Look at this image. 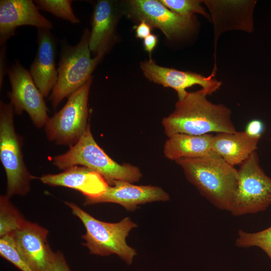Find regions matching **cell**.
I'll return each mask as SVG.
<instances>
[{"label": "cell", "mask_w": 271, "mask_h": 271, "mask_svg": "<svg viewBox=\"0 0 271 271\" xmlns=\"http://www.w3.org/2000/svg\"><path fill=\"white\" fill-rule=\"evenodd\" d=\"M136 37L145 39L151 34L152 27L145 21H141L140 24L135 26Z\"/></svg>", "instance_id": "obj_28"}, {"label": "cell", "mask_w": 271, "mask_h": 271, "mask_svg": "<svg viewBox=\"0 0 271 271\" xmlns=\"http://www.w3.org/2000/svg\"><path fill=\"white\" fill-rule=\"evenodd\" d=\"M50 271H71L63 254L61 252L57 251L55 252Z\"/></svg>", "instance_id": "obj_26"}, {"label": "cell", "mask_w": 271, "mask_h": 271, "mask_svg": "<svg viewBox=\"0 0 271 271\" xmlns=\"http://www.w3.org/2000/svg\"><path fill=\"white\" fill-rule=\"evenodd\" d=\"M71 0H35L34 3L39 10L50 13L55 16L72 24H79V19L74 14Z\"/></svg>", "instance_id": "obj_22"}, {"label": "cell", "mask_w": 271, "mask_h": 271, "mask_svg": "<svg viewBox=\"0 0 271 271\" xmlns=\"http://www.w3.org/2000/svg\"><path fill=\"white\" fill-rule=\"evenodd\" d=\"M238 169V185L229 212L234 216L256 214L271 205V178L259 164L253 152Z\"/></svg>", "instance_id": "obj_7"}, {"label": "cell", "mask_w": 271, "mask_h": 271, "mask_svg": "<svg viewBox=\"0 0 271 271\" xmlns=\"http://www.w3.org/2000/svg\"><path fill=\"white\" fill-rule=\"evenodd\" d=\"M31 0L0 1V44L15 34L16 29L22 26H31L37 29L53 28L51 21L39 12Z\"/></svg>", "instance_id": "obj_14"}, {"label": "cell", "mask_w": 271, "mask_h": 271, "mask_svg": "<svg viewBox=\"0 0 271 271\" xmlns=\"http://www.w3.org/2000/svg\"><path fill=\"white\" fill-rule=\"evenodd\" d=\"M260 140L249 136L245 131L217 133L213 136L211 148L214 153L235 166L241 165L256 151Z\"/></svg>", "instance_id": "obj_18"}, {"label": "cell", "mask_w": 271, "mask_h": 271, "mask_svg": "<svg viewBox=\"0 0 271 271\" xmlns=\"http://www.w3.org/2000/svg\"><path fill=\"white\" fill-rule=\"evenodd\" d=\"M0 254L21 271H34L18 250L13 233L1 237Z\"/></svg>", "instance_id": "obj_23"}, {"label": "cell", "mask_w": 271, "mask_h": 271, "mask_svg": "<svg viewBox=\"0 0 271 271\" xmlns=\"http://www.w3.org/2000/svg\"><path fill=\"white\" fill-rule=\"evenodd\" d=\"M14 109L12 103L0 102V159L7 177L6 195H26L35 179L28 170L23 158L22 140L16 131Z\"/></svg>", "instance_id": "obj_6"}, {"label": "cell", "mask_w": 271, "mask_h": 271, "mask_svg": "<svg viewBox=\"0 0 271 271\" xmlns=\"http://www.w3.org/2000/svg\"><path fill=\"white\" fill-rule=\"evenodd\" d=\"M92 77L71 94L64 106L55 113L45 126L48 139L70 147L81 138L89 124L88 100Z\"/></svg>", "instance_id": "obj_8"}, {"label": "cell", "mask_w": 271, "mask_h": 271, "mask_svg": "<svg viewBox=\"0 0 271 271\" xmlns=\"http://www.w3.org/2000/svg\"><path fill=\"white\" fill-rule=\"evenodd\" d=\"M187 180L216 208L230 212L238 185V169L215 153L175 161Z\"/></svg>", "instance_id": "obj_2"}, {"label": "cell", "mask_w": 271, "mask_h": 271, "mask_svg": "<svg viewBox=\"0 0 271 271\" xmlns=\"http://www.w3.org/2000/svg\"><path fill=\"white\" fill-rule=\"evenodd\" d=\"M38 49L29 72L44 97L52 91L58 79L55 59L56 43L50 29H37Z\"/></svg>", "instance_id": "obj_15"}, {"label": "cell", "mask_w": 271, "mask_h": 271, "mask_svg": "<svg viewBox=\"0 0 271 271\" xmlns=\"http://www.w3.org/2000/svg\"><path fill=\"white\" fill-rule=\"evenodd\" d=\"M39 179L45 184L75 189L90 198L100 196L109 186L100 175L84 166H72L60 173L44 175Z\"/></svg>", "instance_id": "obj_17"}, {"label": "cell", "mask_w": 271, "mask_h": 271, "mask_svg": "<svg viewBox=\"0 0 271 271\" xmlns=\"http://www.w3.org/2000/svg\"><path fill=\"white\" fill-rule=\"evenodd\" d=\"M7 74L12 87L8 96L15 112L20 115L25 111L37 127L45 126L49 119L48 109L29 71L17 61L8 68Z\"/></svg>", "instance_id": "obj_9"}, {"label": "cell", "mask_w": 271, "mask_h": 271, "mask_svg": "<svg viewBox=\"0 0 271 271\" xmlns=\"http://www.w3.org/2000/svg\"><path fill=\"white\" fill-rule=\"evenodd\" d=\"M213 136L174 134L168 137L165 143L164 156L175 162L181 159L198 158L209 155L213 153L211 148Z\"/></svg>", "instance_id": "obj_19"}, {"label": "cell", "mask_w": 271, "mask_h": 271, "mask_svg": "<svg viewBox=\"0 0 271 271\" xmlns=\"http://www.w3.org/2000/svg\"><path fill=\"white\" fill-rule=\"evenodd\" d=\"M141 68L145 76L150 81L176 90L178 99L186 94V88L196 84L201 86L208 95L216 92L221 85V82L214 78L216 72L213 71L208 77H205L192 72L162 67L151 59L141 63Z\"/></svg>", "instance_id": "obj_12"}, {"label": "cell", "mask_w": 271, "mask_h": 271, "mask_svg": "<svg viewBox=\"0 0 271 271\" xmlns=\"http://www.w3.org/2000/svg\"><path fill=\"white\" fill-rule=\"evenodd\" d=\"M7 196L0 197V236L14 232L25 221L21 213Z\"/></svg>", "instance_id": "obj_20"}, {"label": "cell", "mask_w": 271, "mask_h": 271, "mask_svg": "<svg viewBox=\"0 0 271 271\" xmlns=\"http://www.w3.org/2000/svg\"><path fill=\"white\" fill-rule=\"evenodd\" d=\"M235 245L247 248L256 247L262 250L271 260V226L257 232H246L239 229L237 232Z\"/></svg>", "instance_id": "obj_21"}, {"label": "cell", "mask_w": 271, "mask_h": 271, "mask_svg": "<svg viewBox=\"0 0 271 271\" xmlns=\"http://www.w3.org/2000/svg\"><path fill=\"white\" fill-rule=\"evenodd\" d=\"M203 89L188 92L178 99L174 111L162 120L166 135L176 133L200 136L215 132L234 133L237 130L231 111L225 105L208 101Z\"/></svg>", "instance_id": "obj_1"}, {"label": "cell", "mask_w": 271, "mask_h": 271, "mask_svg": "<svg viewBox=\"0 0 271 271\" xmlns=\"http://www.w3.org/2000/svg\"><path fill=\"white\" fill-rule=\"evenodd\" d=\"M48 234L46 228L26 220L13 232L18 250L34 271H50L55 252L48 243Z\"/></svg>", "instance_id": "obj_11"}, {"label": "cell", "mask_w": 271, "mask_h": 271, "mask_svg": "<svg viewBox=\"0 0 271 271\" xmlns=\"http://www.w3.org/2000/svg\"><path fill=\"white\" fill-rule=\"evenodd\" d=\"M265 130L263 121L258 119H253L246 124L245 131L249 136L261 139Z\"/></svg>", "instance_id": "obj_25"}, {"label": "cell", "mask_w": 271, "mask_h": 271, "mask_svg": "<svg viewBox=\"0 0 271 271\" xmlns=\"http://www.w3.org/2000/svg\"><path fill=\"white\" fill-rule=\"evenodd\" d=\"M159 1L168 9L181 16L193 17L194 13H199L208 20H210L209 15L200 5L201 1L160 0Z\"/></svg>", "instance_id": "obj_24"}, {"label": "cell", "mask_w": 271, "mask_h": 271, "mask_svg": "<svg viewBox=\"0 0 271 271\" xmlns=\"http://www.w3.org/2000/svg\"><path fill=\"white\" fill-rule=\"evenodd\" d=\"M52 162L64 170L74 166L87 167L103 177L109 186L115 181L136 182L142 177L138 167L119 164L104 152L93 138L89 123L79 141L64 154L55 156Z\"/></svg>", "instance_id": "obj_3"}, {"label": "cell", "mask_w": 271, "mask_h": 271, "mask_svg": "<svg viewBox=\"0 0 271 271\" xmlns=\"http://www.w3.org/2000/svg\"><path fill=\"white\" fill-rule=\"evenodd\" d=\"M90 32L85 29L80 41L74 45L61 42L60 60L57 68L58 79L49 97L55 110L61 102L82 86L101 60L91 57L89 47Z\"/></svg>", "instance_id": "obj_5"}, {"label": "cell", "mask_w": 271, "mask_h": 271, "mask_svg": "<svg viewBox=\"0 0 271 271\" xmlns=\"http://www.w3.org/2000/svg\"><path fill=\"white\" fill-rule=\"evenodd\" d=\"M1 46L0 53V87L2 88L4 82L5 75L7 73L8 69L6 67V44Z\"/></svg>", "instance_id": "obj_27"}, {"label": "cell", "mask_w": 271, "mask_h": 271, "mask_svg": "<svg viewBox=\"0 0 271 271\" xmlns=\"http://www.w3.org/2000/svg\"><path fill=\"white\" fill-rule=\"evenodd\" d=\"M126 181H115L100 196L85 197L84 204L114 203L128 211H133L138 205L155 201L169 200V195L162 188L151 185H136Z\"/></svg>", "instance_id": "obj_13"}, {"label": "cell", "mask_w": 271, "mask_h": 271, "mask_svg": "<svg viewBox=\"0 0 271 271\" xmlns=\"http://www.w3.org/2000/svg\"><path fill=\"white\" fill-rule=\"evenodd\" d=\"M83 224L86 232L82 236L85 240L82 244L91 254L106 256L115 254L127 264H131L136 255L135 249L126 242L129 231L137 224L129 217H125L117 223H108L96 219L75 203L65 202Z\"/></svg>", "instance_id": "obj_4"}, {"label": "cell", "mask_w": 271, "mask_h": 271, "mask_svg": "<svg viewBox=\"0 0 271 271\" xmlns=\"http://www.w3.org/2000/svg\"><path fill=\"white\" fill-rule=\"evenodd\" d=\"M117 20L114 1L100 0L95 3L91 17L89 47L90 52L101 60L112 44Z\"/></svg>", "instance_id": "obj_16"}, {"label": "cell", "mask_w": 271, "mask_h": 271, "mask_svg": "<svg viewBox=\"0 0 271 271\" xmlns=\"http://www.w3.org/2000/svg\"><path fill=\"white\" fill-rule=\"evenodd\" d=\"M127 8L130 16L159 29L169 39L183 35L193 27V17L177 14L159 1H128Z\"/></svg>", "instance_id": "obj_10"}, {"label": "cell", "mask_w": 271, "mask_h": 271, "mask_svg": "<svg viewBox=\"0 0 271 271\" xmlns=\"http://www.w3.org/2000/svg\"><path fill=\"white\" fill-rule=\"evenodd\" d=\"M157 43L158 37L155 34H151L144 39V48L149 53L150 55H151L153 50L156 47Z\"/></svg>", "instance_id": "obj_29"}]
</instances>
